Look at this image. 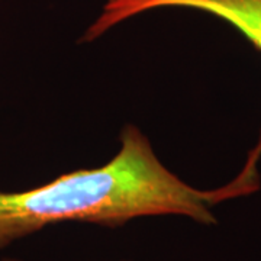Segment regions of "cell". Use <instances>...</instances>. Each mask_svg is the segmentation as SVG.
<instances>
[{
  "label": "cell",
  "mask_w": 261,
  "mask_h": 261,
  "mask_svg": "<svg viewBox=\"0 0 261 261\" xmlns=\"http://www.w3.org/2000/svg\"><path fill=\"white\" fill-rule=\"evenodd\" d=\"M252 193L235 178L211 190L189 185L160 160L140 126L125 123L118 152L102 166L25 190H0V250L70 222L115 229L141 218L181 216L214 226L215 206Z\"/></svg>",
  "instance_id": "6da1fadb"
},
{
  "label": "cell",
  "mask_w": 261,
  "mask_h": 261,
  "mask_svg": "<svg viewBox=\"0 0 261 261\" xmlns=\"http://www.w3.org/2000/svg\"><path fill=\"white\" fill-rule=\"evenodd\" d=\"M0 261H25V260H22V258H16V257H3V258H0ZM106 261H111V260H106ZM116 261H132V260H116Z\"/></svg>",
  "instance_id": "3957f363"
},
{
  "label": "cell",
  "mask_w": 261,
  "mask_h": 261,
  "mask_svg": "<svg viewBox=\"0 0 261 261\" xmlns=\"http://www.w3.org/2000/svg\"><path fill=\"white\" fill-rule=\"evenodd\" d=\"M160 9H190L209 13L233 27L261 53V0H105L102 10L84 31L80 42H94L123 22ZM260 159L261 130L258 141L235 177L247 185H261Z\"/></svg>",
  "instance_id": "7a4b0ae2"
}]
</instances>
